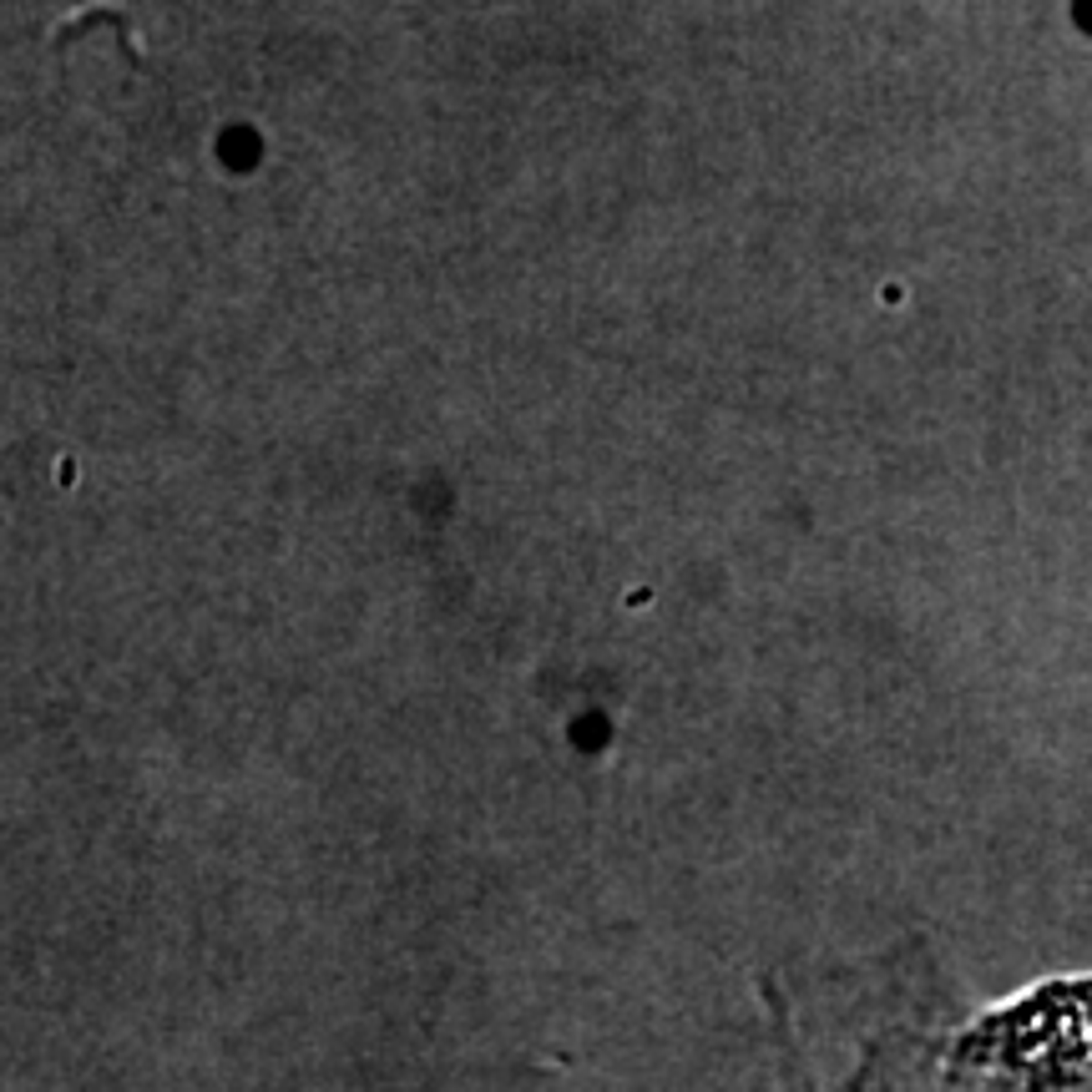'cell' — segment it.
Wrapping results in <instances>:
<instances>
[{
  "label": "cell",
  "mask_w": 1092,
  "mask_h": 1092,
  "mask_svg": "<svg viewBox=\"0 0 1092 1092\" xmlns=\"http://www.w3.org/2000/svg\"><path fill=\"white\" fill-rule=\"evenodd\" d=\"M774 1092H1087V981L977 1012L925 941L764 981Z\"/></svg>",
  "instance_id": "cell-1"
}]
</instances>
